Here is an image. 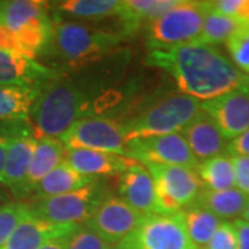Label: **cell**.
I'll list each match as a JSON object with an SVG mask.
<instances>
[{
  "label": "cell",
  "mask_w": 249,
  "mask_h": 249,
  "mask_svg": "<svg viewBox=\"0 0 249 249\" xmlns=\"http://www.w3.org/2000/svg\"><path fill=\"white\" fill-rule=\"evenodd\" d=\"M230 60L241 72L249 75V24H242L226 42Z\"/></svg>",
  "instance_id": "obj_30"
},
{
  "label": "cell",
  "mask_w": 249,
  "mask_h": 249,
  "mask_svg": "<svg viewBox=\"0 0 249 249\" xmlns=\"http://www.w3.org/2000/svg\"><path fill=\"white\" fill-rule=\"evenodd\" d=\"M49 11L50 3L42 0L0 1V24L14 34L22 55L35 60L46 49L53 27Z\"/></svg>",
  "instance_id": "obj_4"
},
{
  "label": "cell",
  "mask_w": 249,
  "mask_h": 249,
  "mask_svg": "<svg viewBox=\"0 0 249 249\" xmlns=\"http://www.w3.org/2000/svg\"><path fill=\"white\" fill-rule=\"evenodd\" d=\"M241 219L249 223V201H248V204H247V206H245V211H244V213H242V216H241Z\"/></svg>",
  "instance_id": "obj_38"
},
{
  "label": "cell",
  "mask_w": 249,
  "mask_h": 249,
  "mask_svg": "<svg viewBox=\"0 0 249 249\" xmlns=\"http://www.w3.org/2000/svg\"><path fill=\"white\" fill-rule=\"evenodd\" d=\"M199 111L201 101L183 93L162 98L139 116L124 124L126 142L178 133Z\"/></svg>",
  "instance_id": "obj_6"
},
{
  "label": "cell",
  "mask_w": 249,
  "mask_h": 249,
  "mask_svg": "<svg viewBox=\"0 0 249 249\" xmlns=\"http://www.w3.org/2000/svg\"><path fill=\"white\" fill-rule=\"evenodd\" d=\"M108 249H119V248H118L116 245H111V247H109V248H108Z\"/></svg>",
  "instance_id": "obj_40"
},
{
  "label": "cell",
  "mask_w": 249,
  "mask_h": 249,
  "mask_svg": "<svg viewBox=\"0 0 249 249\" xmlns=\"http://www.w3.org/2000/svg\"><path fill=\"white\" fill-rule=\"evenodd\" d=\"M178 133L198 162H204L227 151L229 142L223 137L213 119L202 108Z\"/></svg>",
  "instance_id": "obj_15"
},
{
  "label": "cell",
  "mask_w": 249,
  "mask_h": 249,
  "mask_svg": "<svg viewBox=\"0 0 249 249\" xmlns=\"http://www.w3.org/2000/svg\"><path fill=\"white\" fill-rule=\"evenodd\" d=\"M196 173L205 188L212 191H224L235 188L234 165L230 154H222L199 162Z\"/></svg>",
  "instance_id": "obj_26"
},
{
  "label": "cell",
  "mask_w": 249,
  "mask_h": 249,
  "mask_svg": "<svg viewBox=\"0 0 249 249\" xmlns=\"http://www.w3.org/2000/svg\"><path fill=\"white\" fill-rule=\"evenodd\" d=\"M209 11L211 1L178 0L175 7L142 27L150 50L194 45Z\"/></svg>",
  "instance_id": "obj_5"
},
{
  "label": "cell",
  "mask_w": 249,
  "mask_h": 249,
  "mask_svg": "<svg viewBox=\"0 0 249 249\" xmlns=\"http://www.w3.org/2000/svg\"><path fill=\"white\" fill-rule=\"evenodd\" d=\"M147 214L136 211L121 196H104L85 223L109 245H116L136 230Z\"/></svg>",
  "instance_id": "obj_12"
},
{
  "label": "cell",
  "mask_w": 249,
  "mask_h": 249,
  "mask_svg": "<svg viewBox=\"0 0 249 249\" xmlns=\"http://www.w3.org/2000/svg\"><path fill=\"white\" fill-rule=\"evenodd\" d=\"M193 249H205V248H193Z\"/></svg>",
  "instance_id": "obj_41"
},
{
  "label": "cell",
  "mask_w": 249,
  "mask_h": 249,
  "mask_svg": "<svg viewBox=\"0 0 249 249\" xmlns=\"http://www.w3.org/2000/svg\"><path fill=\"white\" fill-rule=\"evenodd\" d=\"M155 187L157 213L175 214L196 204L205 187L194 168L178 165H144Z\"/></svg>",
  "instance_id": "obj_7"
},
{
  "label": "cell",
  "mask_w": 249,
  "mask_h": 249,
  "mask_svg": "<svg viewBox=\"0 0 249 249\" xmlns=\"http://www.w3.org/2000/svg\"><path fill=\"white\" fill-rule=\"evenodd\" d=\"M145 64L160 68L175 79L183 94L206 101L234 90L249 91V75L216 46L184 45L152 49Z\"/></svg>",
  "instance_id": "obj_1"
},
{
  "label": "cell",
  "mask_w": 249,
  "mask_h": 249,
  "mask_svg": "<svg viewBox=\"0 0 249 249\" xmlns=\"http://www.w3.org/2000/svg\"><path fill=\"white\" fill-rule=\"evenodd\" d=\"M19 122H22V121H19ZM19 122L0 124V184H3V169H4L6 152H7L10 142H11L13 136L16 133Z\"/></svg>",
  "instance_id": "obj_34"
},
{
  "label": "cell",
  "mask_w": 249,
  "mask_h": 249,
  "mask_svg": "<svg viewBox=\"0 0 249 249\" xmlns=\"http://www.w3.org/2000/svg\"><path fill=\"white\" fill-rule=\"evenodd\" d=\"M39 249H67V237L64 238H55V240L47 242L42 248Z\"/></svg>",
  "instance_id": "obj_37"
},
{
  "label": "cell",
  "mask_w": 249,
  "mask_h": 249,
  "mask_svg": "<svg viewBox=\"0 0 249 249\" xmlns=\"http://www.w3.org/2000/svg\"><path fill=\"white\" fill-rule=\"evenodd\" d=\"M96 180L97 178L85 176L78 170L73 169L67 162H62L36 186L32 196L34 199H40V198L68 194L86 187Z\"/></svg>",
  "instance_id": "obj_22"
},
{
  "label": "cell",
  "mask_w": 249,
  "mask_h": 249,
  "mask_svg": "<svg viewBox=\"0 0 249 249\" xmlns=\"http://www.w3.org/2000/svg\"><path fill=\"white\" fill-rule=\"evenodd\" d=\"M55 72L27 55L0 50V85L29 86L40 89Z\"/></svg>",
  "instance_id": "obj_17"
},
{
  "label": "cell",
  "mask_w": 249,
  "mask_h": 249,
  "mask_svg": "<svg viewBox=\"0 0 249 249\" xmlns=\"http://www.w3.org/2000/svg\"><path fill=\"white\" fill-rule=\"evenodd\" d=\"M235 175V188L249 196V157L231 155Z\"/></svg>",
  "instance_id": "obj_33"
},
{
  "label": "cell",
  "mask_w": 249,
  "mask_h": 249,
  "mask_svg": "<svg viewBox=\"0 0 249 249\" xmlns=\"http://www.w3.org/2000/svg\"><path fill=\"white\" fill-rule=\"evenodd\" d=\"M249 196L241 193L238 188H230L224 191H212L204 188L194 205L202 206L217 216L223 222L230 219H238L242 216Z\"/></svg>",
  "instance_id": "obj_23"
},
{
  "label": "cell",
  "mask_w": 249,
  "mask_h": 249,
  "mask_svg": "<svg viewBox=\"0 0 249 249\" xmlns=\"http://www.w3.org/2000/svg\"><path fill=\"white\" fill-rule=\"evenodd\" d=\"M176 3L178 0H122L118 17L122 21L124 34L127 36L137 28H142L175 7Z\"/></svg>",
  "instance_id": "obj_21"
},
{
  "label": "cell",
  "mask_w": 249,
  "mask_h": 249,
  "mask_svg": "<svg viewBox=\"0 0 249 249\" xmlns=\"http://www.w3.org/2000/svg\"><path fill=\"white\" fill-rule=\"evenodd\" d=\"M3 199H4V196H3V193L0 191V206L3 205Z\"/></svg>",
  "instance_id": "obj_39"
},
{
  "label": "cell",
  "mask_w": 249,
  "mask_h": 249,
  "mask_svg": "<svg viewBox=\"0 0 249 249\" xmlns=\"http://www.w3.org/2000/svg\"><path fill=\"white\" fill-rule=\"evenodd\" d=\"M205 249H238L234 223L222 222Z\"/></svg>",
  "instance_id": "obj_32"
},
{
  "label": "cell",
  "mask_w": 249,
  "mask_h": 249,
  "mask_svg": "<svg viewBox=\"0 0 249 249\" xmlns=\"http://www.w3.org/2000/svg\"><path fill=\"white\" fill-rule=\"evenodd\" d=\"M227 152L230 155L249 157V129L240 136H237L235 139L230 140V142L227 144Z\"/></svg>",
  "instance_id": "obj_35"
},
{
  "label": "cell",
  "mask_w": 249,
  "mask_h": 249,
  "mask_svg": "<svg viewBox=\"0 0 249 249\" xmlns=\"http://www.w3.org/2000/svg\"><path fill=\"white\" fill-rule=\"evenodd\" d=\"M201 108L213 119L226 140H232L249 129V91L234 90L201 101Z\"/></svg>",
  "instance_id": "obj_13"
},
{
  "label": "cell",
  "mask_w": 249,
  "mask_h": 249,
  "mask_svg": "<svg viewBox=\"0 0 249 249\" xmlns=\"http://www.w3.org/2000/svg\"><path fill=\"white\" fill-rule=\"evenodd\" d=\"M39 89L0 85V124L28 121Z\"/></svg>",
  "instance_id": "obj_24"
},
{
  "label": "cell",
  "mask_w": 249,
  "mask_h": 249,
  "mask_svg": "<svg viewBox=\"0 0 249 249\" xmlns=\"http://www.w3.org/2000/svg\"><path fill=\"white\" fill-rule=\"evenodd\" d=\"M111 247L97 232L89 229L86 224L79 227L67 237V249H108Z\"/></svg>",
  "instance_id": "obj_31"
},
{
  "label": "cell",
  "mask_w": 249,
  "mask_h": 249,
  "mask_svg": "<svg viewBox=\"0 0 249 249\" xmlns=\"http://www.w3.org/2000/svg\"><path fill=\"white\" fill-rule=\"evenodd\" d=\"M64 162L71 165L73 169L85 176L97 178L122 175L133 163L134 160L108 152L67 148Z\"/></svg>",
  "instance_id": "obj_19"
},
{
  "label": "cell",
  "mask_w": 249,
  "mask_h": 249,
  "mask_svg": "<svg viewBox=\"0 0 249 249\" xmlns=\"http://www.w3.org/2000/svg\"><path fill=\"white\" fill-rule=\"evenodd\" d=\"M27 122L28 121H22L18 124L6 152L3 169V184L17 198L22 196L28 168L37 142L31 126Z\"/></svg>",
  "instance_id": "obj_14"
},
{
  "label": "cell",
  "mask_w": 249,
  "mask_h": 249,
  "mask_svg": "<svg viewBox=\"0 0 249 249\" xmlns=\"http://www.w3.org/2000/svg\"><path fill=\"white\" fill-rule=\"evenodd\" d=\"M89 108V97L83 88L54 76L37 91L28 116L29 126L36 139H61L72 124L86 118Z\"/></svg>",
  "instance_id": "obj_2"
},
{
  "label": "cell",
  "mask_w": 249,
  "mask_h": 249,
  "mask_svg": "<svg viewBox=\"0 0 249 249\" xmlns=\"http://www.w3.org/2000/svg\"><path fill=\"white\" fill-rule=\"evenodd\" d=\"M119 7L121 0H67L54 6L55 11L82 19H103L118 16Z\"/></svg>",
  "instance_id": "obj_27"
},
{
  "label": "cell",
  "mask_w": 249,
  "mask_h": 249,
  "mask_svg": "<svg viewBox=\"0 0 249 249\" xmlns=\"http://www.w3.org/2000/svg\"><path fill=\"white\" fill-rule=\"evenodd\" d=\"M244 22H241L238 19L227 16L219 14L213 10L208 13V16L205 17L204 27L201 31V35L196 39L194 45H208L216 46L226 43L230 36L242 25Z\"/></svg>",
  "instance_id": "obj_28"
},
{
  "label": "cell",
  "mask_w": 249,
  "mask_h": 249,
  "mask_svg": "<svg viewBox=\"0 0 249 249\" xmlns=\"http://www.w3.org/2000/svg\"><path fill=\"white\" fill-rule=\"evenodd\" d=\"M79 226L80 224H55L40 219L31 212L18 224L1 249H39L55 238L68 237Z\"/></svg>",
  "instance_id": "obj_16"
},
{
  "label": "cell",
  "mask_w": 249,
  "mask_h": 249,
  "mask_svg": "<svg viewBox=\"0 0 249 249\" xmlns=\"http://www.w3.org/2000/svg\"><path fill=\"white\" fill-rule=\"evenodd\" d=\"M124 32H111L76 21L55 18L45 50L70 65L101 58L124 40Z\"/></svg>",
  "instance_id": "obj_3"
},
{
  "label": "cell",
  "mask_w": 249,
  "mask_h": 249,
  "mask_svg": "<svg viewBox=\"0 0 249 249\" xmlns=\"http://www.w3.org/2000/svg\"><path fill=\"white\" fill-rule=\"evenodd\" d=\"M126 157L142 165H178L194 169L199 165L180 133L152 136L127 142Z\"/></svg>",
  "instance_id": "obj_11"
},
{
  "label": "cell",
  "mask_w": 249,
  "mask_h": 249,
  "mask_svg": "<svg viewBox=\"0 0 249 249\" xmlns=\"http://www.w3.org/2000/svg\"><path fill=\"white\" fill-rule=\"evenodd\" d=\"M29 213H31L29 205L25 202L14 201L0 206V249L9 241L18 224Z\"/></svg>",
  "instance_id": "obj_29"
},
{
  "label": "cell",
  "mask_w": 249,
  "mask_h": 249,
  "mask_svg": "<svg viewBox=\"0 0 249 249\" xmlns=\"http://www.w3.org/2000/svg\"><path fill=\"white\" fill-rule=\"evenodd\" d=\"M67 147L64 145L61 139H54V137H42L37 139L34 150V155L28 168L27 178L24 183L22 196H31L34 193L36 186L43 180V178L54 170L60 163L64 162Z\"/></svg>",
  "instance_id": "obj_20"
},
{
  "label": "cell",
  "mask_w": 249,
  "mask_h": 249,
  "mask_svg": "<svg viewBox=\"0 0 249 249\" xmlns=\"http://www.w3.org/2000/svg\"><path fill=\"white\" fill-rule=\"evenodd\" d=\"M67 148L91 150L126 157L127 142L124 124L106 116H86L72 124L61 137Z\"/></svg>",
  "instance_id": "obj_9"
},
{
  "label": "cell",
  "mask_w": 249,
  "mask_h": 249,
  "mask_svg": "<svg viewBox=\"0 0 249 249\" xmlns=\"http://www.w3.org/2000/svg\"><path fill=\"white\" fill-rule=\"evenodd\" d=\"M119 194L136 211L147 216L157 213L154 180L148 169L140 162L134 160L121 175Z\"/></svg>",
  "instance_id": "obj_18"
},
{
  "label": "cell",
  "mask_w": 249,
  "mask_h": 249,
  "mask_svg": "<svg viewBox=\"0 0 249 249\" xmlns=\"http://www.w3.org/2000/svg\"><path fill=\"white\" fill-rule=\"evenodd\" d=\"M232 223L237 232L238 249H249V223L242 219H237Z\"/></svg>",
  "instance_id": "obj_36"
},
{
  "label": "cell",
  "mask_w": 249,
  "mask_h": 249,
  "mask_svg": "<svg viewBox=\"0 0 249 249\" xmlns=\"http://www.w3.org/2000/svg\"><path fill=\"white\" fill-rule=\"evenodd\" d=\"M119 249H193L180 212L148 214L142 224L116 244Z\"/></svg>",
  "instance_id": "obj_10"
},
{
  "label": "cell",
  "mask_w": 249,
  "mask_h": 249,
  "mask_svg": "<svg viewBox=\"0 0 249 249\" xmlns=\"http://www.w3.org/2000/svg\"><path fill=\"white\" fill-rule=\"evenodd\" d=\"M104 198L98 178L83 188L62 196L32 199L31 212L55 224H85Z\"/></svg>",
  "instance_id": "obj_8"
},
{
  "label": "cell",
  "mask_w": 249,
  "mask_h": 249,
  "mask_svg": "<svg viewBox=\"0 0 249 249\" xmlns=\"http://www.w3.org/2000/svg\"><path fill=\"white\" fill-rule=\"evenodd\" d=\"M186 227L187 235L196 248H205L222 224L217 216L202 206L193 205L180 212Z\"/></svg>",
  "instance_id": "obj_25"
}]
</instances>
